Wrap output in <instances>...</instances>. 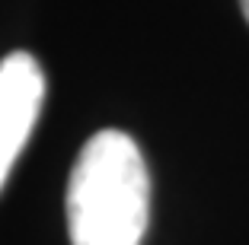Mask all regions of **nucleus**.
<instances>
[{
    "label": "nucleus",
    "instance_id": "f257e3e1",
    "mask_svg": "<svg viewBox=\"0 0 249 245\" xmlns=\"http://www.w3.org/2000/svg\"><path fill=\"white\" fill-rule=\"evenodd\" d=\"M150 220V175L124 131H99L83 144L67 179L73 245H141Z\"/></svg>",
    "mask_w": 249,
    "mask_h": 245
},
{
    "label": "nucleus",
    "instance_id": "f03ea898",
    "mask_svg": "<svg viewBox=\"0 0 249 245\" xmlns=\"http://www.w3.org/2000/svg\"><path fill=\"white\" fill-rule=\"evenodd\" d=\"M45 102V73L26 51L0 61V188L22 153Z\"/></svg>",
    "mask_w": 249,
    "mask_h": 245
},
{
    "label": "nucleus",
    "instance_id": "7ed1b4c3",
    "mask_svg": "<svg viewBox=\"0 0 249 245\" xmlns=\"http://www.w3.org/2000/svg\"><path fill=\"white\" fill-rule=\"evenodd\" d=\"M240 10H243V16H246V22H249V0H240Z\"/></svg>",
    "mask_w": 249,
    "mask_h": 245
}]
</instances>
